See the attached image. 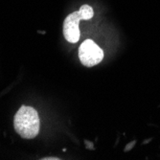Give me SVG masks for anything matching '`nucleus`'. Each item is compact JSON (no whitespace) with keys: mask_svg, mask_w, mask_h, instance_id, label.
<instances>
[{"mask_svg":"<svg viewBox=\"0 0 160 160\" xmlns=\"http://www.w3.org/2000/svg\"><path fill=\"white\" fill-rule=\"evenodd\" d=\"M13 126L16 132L22 138H35L39 132V117L38 111L32 107L22 106L14 115Z\"/></svg>","mask_w":160,"mask_h":160,"instance_id":"obj_1","label":"nucleus"},{"mask_svg":"<svg viewBox=\"0 0 160 160\" xmlns=\"http://www.w3.org/2000/svg\"><path fill=\"white\" fill-rule=\"evenodd\" d=\"M79 58L84 66L92 67L102 62L104 52L93 40L86 39L79 48Z\"/></svg>","mask_w":160,"mask_h":160,"instance_id":"obj_2","label":"nucleus"},{"mask_svg":"<svg viewBox=\"0 0 160 160\" xmlns=\"http://www.w3.org/2000/svg\"><path fill=\"white\" fill-rule=\"evenodd\" d=\"M82 20V16L80 11L74 12L66 17L63 22V36L68 42L76 43L80 39L79 23Z\"/></svg>","mask_w":160,"mask_h":160,"instance_id":"obj_3","label":"nucleus"},{"mask_svg":"<svg viewBox=\"0 0 160 160\" xmlns=\"http://www.w3.org/2000/svg\"><path fill=\"white\" fill-rule=\"evenodd\" d=\"M82 13V19L83 20H88V19H91L94 16V12H93V9L91 6L89 5H82L80 10H79Z\"/></svg>","mask_w":160,"mask_h":160,"instance_id":"obj_4","label":"nucleus"},{"mask_svg":"<svg viewBox=\"0 0 160 160\" xmlns=\"http://www.w3.org/2000/svg\"><path fill=\"white\" fill-rule=\"evenodd\" d=\"M134 145H135V141H132V142H130L129 144H128L127 146H126V148H125V152H128L129 150H132V148L134 146Z\"/></svg>","mask_w":160,"mask_h":160,"instance_id":"obj_5","label":"nucleus"},{"mask_svg":"<svg viewBox=\"0 0 160 160\" xmlns=\"http://www.w3.org/2000/svg\"><path fill=\"white\" fill-rule=\"evenodd\" d=\"M42 160H59L60 158H57V157H44V158H41Z\"/></svg>","mask_w":160,"mask_h":160,"instance_id":"obj_6","label":"nucleus"}]
</instances>
